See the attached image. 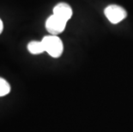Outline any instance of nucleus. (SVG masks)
<instances>
[{"instance_id": "f257e3e1", "label": "nucleus", "mask_w": 133, "mask_h": 132, "mask_svg": "<svg viewBox=\"0 0 133 132\" xmlns=\"http://www.w3.org/2000/svg\"><path fill=\"white\" fill-rule=\"evenodd\" d=\"M42 42L45 46L46 51L51 57L59 58L64 51V45L61 39L58 35H47L42 39Z\"/></svg>"}, {"instance_id": "f03ea898", "label": "nucleus", "mask_w": 133, "mask_h": 132, "mask_svg": "<svg viewBox=\"0 0 133 132\" xmlns=\"http://www.w3.org/2000/svg\"><path fill=\"white\" fill-rule=\"evenodd\" d=\"M105 16L111 23L117 24L127 17V12L123 7L119 5H108L104 10Z\"/></svg>"}, {"instance_id": "7ed1b4c3", "label": "nucleus", "mask_w": 133, "mask_h": 132, "mask_svg": "<svg viewBox=\"0 0 133 132\" xmlns=\"http://www.w3.org/2000/svg\"><path fill=\"white\" fill-rule=\"evenodd\" d=\"M67 22L59 18L58 16L52 15L47 18L46 22V29L47 32L52 35H58L65 29Z\"/></svg>"}, {"instance_id": "20e7f679", "label": "nucleus", "mask_w": 133, "mask_h": 132, "mask_svg": "<svg viewBox=\"0 0 133 132\" xmlns=\"http://www.w3.org/2000/svg\"><path fill=\"white\" fill-rule=\"evenodd\" d=\"M53 15L68 22L73 15L72 8L66 3H59L53 8Z\"/></svg>"}, {"instance_id": "39448f33", "label": "nucleus", "mask_w": 133, "mask_h": 132, "mask_svg": "<svg viewBox=\"0 0 133 132\" xmlns=\"http://www.w3.org/2000/svg\"><path fill=\"white\" fill-rule=\"evenodd\" d=\"M28 50L30 53L34 55L41 54V53L46 52L45 51V46L42 41L33 40L28 44Z\"/></svg>"}, {"instance_id": "423d86ee", "label": "nucleus", "mask_w": 133, "mask_h": 132, "mask_svg": "<svg viewBox=\"0 0 133 132\" xmlns=\"http://www.w3.org/2000/svg\"><path fill=\"white\" fill-rule=\"evenodd\" d=\"M10 92V85L6 80L0 77V97L5 96Z\"/></svg>"}, {"instance_id": "0eeeda50", "label": "nucleus", "mask_w": 133, "mask_h": 132, "mask_svg": "<svg viewBox=\"0 0 133 132\" xmlns=\"http://www.w3.org/2000/svg\"><path fill=\"white\" fill-rule=\"evenodd\" d=\"M3 30H4V23H3L2 20L0 19V33H2Z\"/></svg>"}]
</instances>
